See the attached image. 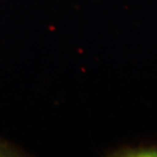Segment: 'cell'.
Segmentation results:
<instances>
[{"label": "cell", "mask_w": 157, "mask_h": 157, "mask_svg": "<svg viewBox=\"0 0 157 157\" xmlns=\"http://www.w3.org/2000/svg\"><path fill=\"white\" fill-rule=\"evenodd\" d=\"M22 150L10 141L0 137V156H21Z\"/></svg>", "instance_id": "1"}]
</instances>
